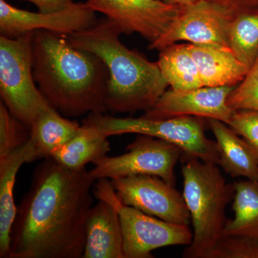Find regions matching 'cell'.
<instances>
[{
  "mask_svg": "<svg viewBox=\"0 0 258 258\" xmlns=\"http://www.w3.org/2000/svg\"><path fill=\"white\" fill-rule=\"evenodd\" d=\"M96 181L86 168L44 159L18 207L9 258H83Z\"/></svg>",
  "mask_w": 258,
  "mask_h": 258,
  "instance_id": "obj_1",
  "label": "cell"
},
{
  "mask_svg": "<svg viewBox=\"0 0 258 258\" xmlns=\"http://www.w3.org/2000/svg\"><path fill=\"white\" fill-rule=\"evenodd\" d=\"M33 76L50 106L64 116L108 112L106 64L96 54L71 45L67 35L34 32Z\"/></svg>",
  "mask_w": 258,
  "mask_h": 258,
  "instance_id": "obj_2",
  "label": "cell"
},
{
  "mask_svg": "<svg viewBox=\"0 0 258 258\" xmlns=\"http://www.w3.org/2000/svg\"><path fill=\"white\" fill-rule=\"evenodd\" d=\"M122 32L108 18L91 28L68 35L71 45L96 54L109 74L107 111L134 113L152 108L169 87L157 62H151L122 43Z\"/></svg>",
  "mask_w": 258,
  "mask_h": 258,
  "instance_id": "obj_3",
  "label": "cell"
},
{
  "mask_svg": "<svg viewBox=\"0 0 258 258\" xmlns=\"http://www.w3.org/2000/svg\"><path fill=\"white\" fill-rule=\"evenodd\" d=\"M184 158L182 195L193 226V239L183 257L207 258L223 235L225 209L233 198L234 186L227 184L215 163L186 154Z\"/></svg>",
  "mask_w": 258,
  "mask_h": 258,
  "instance_id": "obj_4",
  "label": "cell"
},
{
  "mask_svg": "<svg viewBox=\"0 0 258 258\" xmlns=\"http://www.w3.org/2000/svg\"><path fill=\"white\" fill-rule=\"evenodd\" d=\"M83 124L96 129L106 137L135 134L150 136L177 146L184 154L218 165L220 154L216 142L205 134L201 118L180 115L164 119L142 116L118 118L106 113H90Z\"/></svg>",
  "mask_w": 258,
  "mask_h": 258,
  "instance_id": "obj_5",
  "label": "cell"
},
{
  "mask_svg": "<svg viewBox=\"0 0 258 258\" xmlns=\"http://www.w3.org/2000/svg\"><path fill=\"white\" fill-rule=\"evenodd\" d=\"M33 34L0 37L1 101L30 129L37 115L52 107L34 79Z\"/></svg>",
  "mask_w": 258,
  "mask_h": 258,
  "instance_id": "obj_6",
  "label": "cell"
},
{
  "mask_svg": "<svg viewBox=\"0 0 258 258\" xmlns=\"http://www.w3.org/2000/svg\"><path fill=\"white\" fill-rule=\"evenodd\" d=\"M93 195L113 205L119 215L125 258H152V251L168 246L189 245L193 232L189 225L173 223L127 206L117 196L110 179L96 180Z\"/></svg>",
  "mask_w": 258,
  "mask_h": 258,
  "instance_id": "obj_7",
  "label": "cell"
},
{
  "mask_svg": "<svg viewBox=\"0 0 258 258\" xmlns=\"http://www.w3.org/2000/svg\"><path fill=\"white\" fill-rule=\"evenodd\" d=\"M183 151L166 141L139 134L126 148V152L115 157H105L93 163L89 171L95 180L114 179L126 176H159L174 184V168Z\"/></svg>",
  "mask_w": 258,
  "mask_h": 258,
  "instance_id": "obj_8",
  "label": "cell"
},
{
  "mask_svg": "<svg viewBox=\"0 0 258 258\" xmlns=\"http://www.w3.org/2000/svg\"><path fill=\"white\" fill-rule=\"evenodd\" d=\"M122 203L164 221L189 225L184 197L159 176L138 175L110 180Z\"/></svg>",
  "mask_w": 258,
  "mask_h": 258,
  "instance_id": "obj_9",
  "label": "cell"
},
{
  "mask_svg": "<svg viewBox=\"0 0 258 258\" xmlns=\"http://www.w3.org/2000/svg\"><path fill=\"white\" fill-rule=\"evenodd\" d=\"M86 3L115 23L122 34H139L149 43L162 36L179 13V8L162 0H87Z\"/></svg>",
  "mask_w": 258,
  "mask_h": 258,
  "instance_id": "obj_10",
  "label": "cell"
},
{
  "mask_svg": "<svg viewBox=\"0 0 258 258\" xmlns=\"http://www.w3.org/2000/svg\"><path fill=\"white\" fill-rule=\"evenodd\" d=\"M232 19L220 7L208 0L179 8V13L165 33L149 43L150 50H161L179 41L215 44L229 47Z\"/></svg>",
  "mask_w": 258,
  "mask_h": 258,
  "instance_id": "obj_11",
  "label": "cell"
},
{
  "mask_svg": "<svg viewBox=\"0 0 258 258\" xmlns=\"http://www.w3.org/2000/svg\"><path fill=\"white\" fill-rule=\"evenodd\" d=\"M96 13L86 3H76L55 13H34L0 0V32L11 38L38 30L69 35L94 25L98 22Z\"/></svg>",
  "mask_w": 258,
  "mask_h": 258,
  "instance_id": "obj_12",
  "label": "cell"
},
{
  "mask_svg": "<svg viewBox=\"0 0 258 258\" xmlns=\"http://www.w3.org/2000/svg\"><path fill=\"white\" fill-rule=\"evenodd\" d=\"M235 86H203L186 91L166 90L143 116L164 119L180 115L207 118L230 123L234 111L227 98Z\"/></svg>",
  "mask_w": 258,
  "mask_h": 258,
  "instance_id": "obj_13",
  "label": "cell"
},
{
  "mask_svg": "<svg viewBox=\"0 0 258 258\" xmlns=\"http://www.w3.org/2000/svg\"><path fill=\"white\" fill-rule=\"evenodd\" d=\"M83 258H125L119 215L103 200H98L88 215Z\"/></svg>",
  "mask_w": 258,
  "mask_h": 258,
  "instance_id": "obj_14",
  "label": "cell"
},
{
  "mask_svg": "<svg viewBox=\"0 0 258 258\" xmlns=\"http://www.w3.org/2000/svg\"><path fill=\"white\" fill-rule=\"evenodd\" d=\"M204 86H237L249 69L230 47L215 44H187Z\"/></svg>",
  "mask_w": 258,
  "mask_h": 258,
  "instance_id": "obj_15",
  "label": "cell"
},
{
  "mask_svg": "<svg viewBox=\"0 0 258 258\" xmlns=\"http://www.w3.org/2000/svg\"><path fill=\"white\" fill-rule=\"evenodd\" d=\"M31 139L9 155L0 159V257L9 258L13 222L18 212L14 189L21 166L35 161Z\"/></svg>",
  "mask_w": 258,
  "mask_h": 258,
  "instance_id": "obj_16",
  "label": "cell"
},
{
  "mask_svg": "<svg viewBox=\"0 0 258 258\" xmlns=\"http://www.w3.org/2000/svg\"><path fill=\"white\" fill-rule=\"evenodd\" d=\"M220 154L219 165L232 177L258 180V158L253 149L230 125L208 119Z\"/></svg>",
  "mask_w": 258,
  "mask_h": 258,
  "instance_id": "obj_17",
  "label": "cell"
},
{
  "mask_svg": "<svg viewBox=\"0 0 258 258\" xmlns=\"http://www.w3.org/2000/svg\"><path fill=\"white\" fill-rule=\"evenodd\" d=\"M81 129L79 123L64 118L52 107L42 111L30 128L35 159L50 157L55 150L74 138Z\"/></svg>",
  "mask_w": 258,
  "mask_h": 258,
  "instance_id": "obj_18",
  "label": "cell"
},
{
  "mask_svg": "<svg viewBox=\"0 0 258 258\" xmlns=\"http://www.w3.org/2000/svg\"><path fill=\"white\" fill-rule=\"evenodd\" d=\"M110 149L108 137L92 127L83 124L79 133L50 157L64 167L81 169L106 156Z\"/></svg>",
  "mask_w": 258,
  "mask_h": 258,
  "instance_id": "obj_19",
  "label": "cell"
},
{
  "mask_svg": "<svg viewBox=\"0 0 258 258\" xmlns=\"http://www.w3.org/2000/svg\"><path fill=\"white\" fill-rule=\"evenodd\" d=\"M157 63L171 89L186 91L203 87L187 44H173L160 50Z\"/></svg>",
  "mask_w": 258,
  "mask_h": 258,
  "instance_id": "obj_20",
  "label": "cell"
},
{
  "mask_svg": "<svg viewBox=\"0 0 258 258\" xmlns=\"http://www.w3.org/2000/svg\"><path fill=\"white\" fill-rule=\"evenodd\" d=\"M233 186L235 216L226 221L223 235L258 237V180L246 179Z\"/></svg>",
  "mask_w": 258,
  "mask_h": 258,
  "instance_id": "obj_21",
  "label": "cell"
},
{
  "mask_svg": "<svg viewBox=\"0 0 258 258\" xmlns=\"http://www.w3.org/2000/svg\"><path fill=\"white\" fill-rule=\"evenodd\" d=\"M229 47L249 70L258 57V13L232 19L229 30Z\"/></svg>",
  "mask_w": 258,
  "mask_h": 258,
  "instance_id": "obj_22",
  "label": "cell"
},
{
  "mask_svg": "<svg viewBox=\"0 0 258 258\" xmlns=\"http://www.w3.org/2000/svg\"><path fill=\"white\" fill-rule=\"evenodd\" d=\"M30 139V129L0 102V159L23 147Z\"/></svg>",
  "mask_w": 258,
  "mask_h": 258,
  "instance_id": "obj_23",
  "label": "cell"
},
{
  "mask_svg": "<svg viewBox=\"0 0 258 258\" xmlns=\"http://www.w3.org/2000/svg\"><path fill=\"white\" fill-rule=\"evenodd\" d=\"M207 258H258V237L223 235Z\"/></svg>",
  "mask_w": 258,
  "mask_h": 258,
  "instance_id": "obj_24",
  "label": "cell"
},
{
  "mask_svg": "<svg viewBox=\"0 0 258 258\" xmlns=\"http://www.w3.org/2000/svg\"><path fill=\"white\" fill-rule=\"evenodd\" d=\"M227 105L234 111H258V57L243 81L229 95Z\"/></svg>",
  "mask_w": 258,
  "mask_h": 258,
  "instance_id": "obj_25",
  "label": "cell"
},
{
  "mask_svg": "<svg viewBox=\"0 0 258 258\" xmlns=\"http://www.w3.org/2000/svg\"><path fill=\"white\" fill-rule=\"evenodd\" d=\"M228 125L249 144L258 158V111H234Z\"/></svg>",
  "mask_w": 258,
  "mask_h": 258,
  "instance_id": "obj_26",
  "label": "cell"
},
{
  "mask_svg": "<svg viewBox=\"0 0 258 258\" xmlns=\"http://www.w3.org/2000/svg\"><path fill=\"white\" fill-rule=\"evenodd\" d=\"M234 19L240 15L258 13V0H208Z\"/></svg>",
  "mask_w": 258,
  "mask_h": 258,
  "instance_id": "obj_27",
  "label": "cell"
},
{
  "mask_svg": "<svg viewBox=\"0 0 258 258\" xmlns=\"http://www.w3.org/2000/svg\"><path fill=\"white\" fill-rule=\"evenodd\" d=\"M37 7L41 13H55L67 9L75 4L74 0H24Z\"/></svg>",
  "mask_w": 258,
  "mask_h": 258,
  "instance_id": "obj_28",
  "label": "cell"
},
{
  "mask_svg": "<svg viewBox=\"0 0 258 258\" xmlns=\"http://www.w3.org/2000/svg\"><path fill=\"white\" fill-rule=\"evenodd\" d=\"M162 1L167 3V4L174 5V6L178 7V8H182V7L195 4L200 0H162Z\"/></svg>",
  "mask_w": 258,
  "mask_h": 258,
  "instance_id": "obj_29",
  "label": "cell"
}]
</instances>
